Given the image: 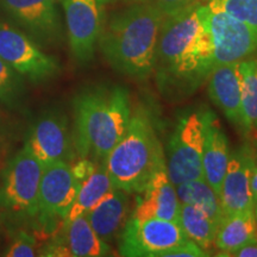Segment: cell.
<instances>
[{"instance_id": "obj_2", "label": "cell", "mask_w": 257, "mask_h": 257, "mask_svg": "<svg viewBox=\"0 0 257 257\" xmlns=\"http://www.w3.org/2000/svg\"><path fill=\"white\" fill-rule=\"evenodd\" d=\"M165 18L154 4L133 5L112 16L98 43L115 72L138 81L152 75Z\"/></svg>"}, {"instance_id": "obj_17", "label": "cell", "mask_w": 257, "mask_h": 257, "mask_svg": "<svg viewBox=\"0 0 257 257\" xmlns=\"http://www.w3.org/2000/svg\"><path fill=\"white\" fill-rule=\"evenodd\" d=\"M60 256L72 257H102L110 256L111 246L102 240L86 216L66 221L61 238L54 240Z\"/></svg>"}, {"instance_id": "obj_22", "label": "cell", "mask_w": 257, "mask_h": 257, "mask_svg": "<svg viewBox=\"0 0 257 257\" xmlns=\"http://www.w3.org/2000/svg\"><path fill=\"white\" fill-rule=\"evenodd\" d=\"M180 204H188L201 210L219 225L224 218L219 195L204 178L189 180L175 186Z\"/></svg>"}, {"instance_id": "obj_3", "label": "cell", "mask_w": 257, "mask_h": 257, "mask_svg": "<svg viewBox=\"0 0 257 257\" xmlns=\"http://www.w3.org/2000/svg\"><path fill=\"white\" fill-rule=\"evenodd\" d=\"M128 92L121 86L88 88L74 99V148L81 159L104 160L126 133Z\"/></svg>"}, {"instance_id": "obj_20", "label": "cell", "mask_w": 257, "mask_h": 257, "mask_svg": "<svg viewBox=\"0 0 257 257\" xmlns=\"http://www.w3.org/2000/svg\"><path fill=\"white\" fill-rule=\"evenodd\" d=\"M257 239V221L253 210L239 212L224 217L218 225L214 245L220 250L221 256L231 253Z\"/></svg>"}, {"instance_id": "obj_28", "label": "cell", "mask_w": 257, "mask_h": 257, "mask_svg": "<svg viewBox=\"0 0 257 257\" xmlns=\"http://www.w3.org/2000/svg\"><path fill=\"white\" fill-rule=\"evenodd\" d=\"M211 256L210 251H206L197 243L188 239L185 243L179 244V245L173 246L165 252L161 253L160 257H206Z\"/></svg>"}, {"instance_id": "obj_11", "label": "cell", "mask_w": 257, "mask_h": 257, "mask_svg": "<svg viewBox=\"0 0 257 257\" xmlns=\"http://www.w3.org/2000/svg\"><path fill=\"white\" fill-rule=\"evenodd\" d=\"M44 167L74 157V147L68 119L60 111H47L37 118L29 130L25 143Z\"/></svg>"}, {"instance_id": "obj_33", "label": "cell", "mask_w": 257, "mask_h": 257, "mask_svg": "<svg viewBox=\"0 0 257 257\" xmlns=\"http://www.w3.org/2000/svg\"><path fill=\"white\" fill-rule=\"evenodd\" d=\"M246 136H248L249 140L251 141L252 147L256 148V149H257V127L252 128L251 131H249V133L246 134Z\"/></svg>"}, {"instance_id": "obj_9", "label": "cell", "mask_w": 257, "mask_h": 257, "mask_svg": "<svg viewBox=\"0 0 257 257\" xmlns=\"http://www.w3.org/2000/svg\"><path fill=\"white\" fill-rule=\"evenodd\" d=\"M0 57L21 76L34 82L49 80L60 73L56 59L47 55L27 35L0 21Z\"/></svg>"}, {"instance_id": "obj_29", "label": "cell", "mask_w": 257, "mask_h": 257, "mask_svg": "<svg viewBox=\"0 0 257 257\" xmlns=\"http://www.w3.org/2000/svg\"><path fill=\"white\" fill-rule=\"evenodd\" d=\"M194 0H154V5L165 15V17L176 14Z\"/></svg>"}, {"instance_id": "obj_13", "label": "cell", "mask_w": 257, "mask_h": 257, "mask_svg": "<svg viewBox=\"0 0 257 257\" xmlns=\"http://www.w3.org/2000/svg\"><path fill=\"white\" fill-rule=\"evenodd\" d=\"M80 187L68 162L59 161L44 167L38 194V213L47 218H66Z\"/></svg>"}, {"instance_id": "obj_23", "label": "cell", "mask_w": 257, "mask_h": 257, "mask_svg": "<svg viewBox=\"0 0 257 257\" xmlns=\"http://www.w3.org/2000/svg\"><path fill=\"white\" fill-rule=\"evenodd\" d=\"M179 224L186 236L206 251L214 244L218 224L195 206L180 205Z\"/></svg>"}, {"instance_id": "obj_4", "label": "cell", "mask_w": 257, "mask_h": 257, "mask_svg": "<svg viewBox=\"0 0 257 257\" xmlns=\"http://www.w3.org/2000/svg\"><path fill=\"white\" fill-rule=\"evenodd\" d=\"M102 166L115 188L141 193L157 170L166 166L162 144L146 108L131 114L123 138L102 160Z\"/></svg>"}, {"instance_id": "obj_14", "label": "cell", "mask_w": 257, "mask_h": 257, "mask_svg": "<svg viewBox=\"0 0 257 257\" xmlns=\"http://www.w3.org/2000/svg\"><path fill=\"white\" fill-rule=\"evenodd\" d=\"M137 204L131 213L133 219H159L173 220L179 223L180 201L176 188L169 179L167 167L157 170L146 188L138 193Z\"/></svg>"}, {"instance_id": "obj_8", "label": "cell", "mask_w": 257, "mask_h": 257, "mask_svg": "<svg viewBox=\"0 0 257 257\" xmlns=\"http://www.w3.org/2000/svg\"><path fill=\"white\" fill-rule=\"evenodd\" d=\"M188 239L178 221L159 218L142 220L130 218L120 231L119 255L160 257L166 250Z\"/></svg>"}, {"instance_id": "obj_36", "label": "cell", "mask_w": 257, "mask_h": 257, "mask_svg": "<svg viewBox=\"0 0 257 257\" xmlns=\"http://www.w3.org/2000/svg\"><path fill=\"white\" fill-rule=\"evenodd\" d=\"M2 204H0V226H2Z\"/></svg>"}, {"instance_id": "obj_25", "label": "cell", "mask_w": 257, "mask_h": 257, "mask_svg": "<svg viewBox=\"0 0 257 257\" xmlns=\"http://www.w3.org/2000/svg\"><path fill=\"white\" fill-rule=\"evenodd\" d=\"M206 4L224 10L257 29V0H208Z\"/></svg>"}, {"instance_id": "obj_24", "label": "cell", "mask_w": 257, "mask_h": 257, "mask_svg": "<svg viewBox=\"0 0 257 257\" xmlns=\"http://www.w3.org/2000/svg\"><path fill=\"white\" fill-rule=\"evenodd\" d=\"M242 76V133L246 135L257 127V64L256 59L239 63Z\"/></svg>"}, {"instance_id": "obj_37", "label": "cell", "mask_w": 257, "mask_h": 257, "mask_svg": "<svg viewBox=\"0 0 257 257\" xmlns=\"http://www.w3.org/2000/svg\"><path fill=\"white\" fill-rule=\"evenodd\" d=\"M256 64H257V59H256Z\"/></svg>"}, {"instance_id": "obj_12", "label": "cell", "mask_w": 257, "mask_h": 257, "mask_svg": "<svg viewBox=\"0 0 257 257\" xmlns=\"http://www.w3.org/2000/svg\"><path fill=\"white\" fill-rule=\"evenodd\" d=\"M256 161V149L249 143L230 153L219 194L224 217L255 207L250 191V176Z\"/></svg>"}, {"instance_id": "obj_26", "label": "cell", "mask_w": 257, "mask_h": 257, "mask_svg": "<svg viewBox=\"0 0 257 257\" xmlns=\"http://www.w3.org/2000/svg\"><path fill=\"white\" fill-rule=\"evenodd\" d=\"M22 91V76L0 57V101L6 105H14Z\"/></svg>"}, {"instance_id": "obj_1", "label": "cell", "mask_w": 257, "mask_h": 257, "mask_svg": "<svg viewBox=\"0 0 257 257\" xmlns=\"http://www.w3.org/2000/svg\"><path fill=\"white\" fill-rule=\"evenodd\" d=\"M206 4L191 3L166 17L156 47L155 72L165 91H194L213 69Z\"/></svg>"}, {"instance_id": "obj_18", "label": "cell", "mask_w": 257, "mask_h": 257, "mask_svg": "<svg viewBox=\"0 0 257 257\" xmlns=\"http://www.w3.org/2000/svg\"><path fill=\"white\" fill-rule=\"evenodd\" d=\"M128 210V193L114 187L85 216L95 233L108 243L124 227L127 221Z\"/></svg>"}, {"instance_id": "obj_35", "label": "cell", "mask_w": 257, "mask_h": 257, "mask_svg": "<svg viewBox=\"0 0 257 257\" xmlns=\"http://www.w3.org/2000/svg\"><path fill=\"white\" fill-rule=\"evenodd\" d=\"M99 2H100V3H101V4H102V5H104V4H106V3H110V2H113V0H99Z\"/></svg>"}, {"instance_id": "obj_7", "label": "cell", "mask_w": 257, "mask_h": 257, "mask_svg": "<svg viewBox=\"0 0 257 257\" xmlns=\"http://www.w3.org/2000/svg\"><path fill=\"white\" fill-rule=\"evenodd\" d=\"M206 27L213 49L212 66L240 62L257 51V29L206 4Z\"/></svg>"}, {"instance_id": "obj_15", "label": "cell", "mask_w": 257, "mask_h": 257, "mask_svg": "<svg viewBox=\"0 0 257 257\" xmlns=\"http://www.w3.org/2000/svg\"><path fill=\"white\" fill-rule=\"evenodd\" d=\"M240 62L221 64L208 75V95L231 124L242 130V76Z\"/></svg>"}, {"instance_id": "obj_16", "label": "cell", "mask_w": 257, "mask_h": 257, "mask_svg": "<svg viewBox=\"0 0 257 257\" xmlns=\"http://www.w3.org/2000/svg\"><path fill=\"white\" fill-rule=\"evenodd\" d=\"M57 2L59 0H0L6 11L19 23L47 40L56 38L61 31Z\"/></svg>"}, {"instance_id": "obj_34", "label": "cell", "mask_w": 257, "mask_h": 257, "mask_svg": "<svg viewBox=\"0 0 257 257\" xmlns=\"http://www.w3.org/2000/svg\"><path fill=\"white\" fill-rule=\"evenodd\" d=\"M253 213H255V218H256V221H257V204L255 205V207H253Z\"/></svg>"}, {"instance_id": "obj_10", "label": "cell", "mask_w": 257, "mask_h": 257, "mask_svg": "<svg viewBox=\"0 0 257 257\" xmlns=\"http://www.w3.org/2000/svg\"><path fill=\"white\" fill-rule=\"evenodd\" d=\"M69 47L79 63H88L95 53L102 24V4L99 0H62Z\"/></svg>"}, {"instance_id": "obj_32", "label": "cell", "mask_w": 257, "mask_h": 257, "mask_svg": "<svg viewBox=\"0 0 257 257\" xmlns=\"http://www.w3.org/2000/svg\"><path fill=\"white\" fill-rule=\"evenodd\" d=\"M250 191H251L253 204H257V161L253 166L251 176H250Z\"/></svg>"}, {"instance_id": "obj_31", "label": "cell", "mask_w": 257, "mask_h": 257, "mask_svg": "<svg viewBox=\"0 0 257 257\" xmlns=\"http://www.w3.org/2000/svg\"><path fill=\"white\" fill-rule=\"evenodd\" d=\"M230 256L234 257H257V239L246 243L245 245L240 246Z\"/></svg>"}, {"instance_id": "obj_30", "label": "cell", "mask_w": 257, "mask_h": 257, "mask_svg": "<svg viewBox=\"0 0 257 257\" xmlns=\"http://www.w3.org/2000/svg\"><path fill=\"white\" fill-rule=\"evenodd\" d=\"M94 169L95 166L93 165V162H91L88 159H81L75 166L72 167L74 175H75V178L79 180L80 184H81L83 180L87 179L88 176L94 172Z\"/></svg>"}, {"instance_id": "obj_38", "label": "cell", "mask_w": 257, "mask_h": 257, "mask_svg": "<svg viewBox=\"0 0 257 257\" xmlns=\"http://www.w3.org/2000/svg\"><path fill=\"white\" fill-rule=\"evenodd\" d=\"M194 2H195V0H194Z\"/></svg>"}, {"instance_id": "obj_6", "label": "cell", "mask_w": 257, "mask_h": 257, "mask_svg": "<svg viewBox=\"0 0 257 257\" xmlns=\"http://www.w3.org/2000/svg\"><path fill=\"white\" fill-rule=\"evenodd\" d=\"M44 166L27 146L6 166L0 188V204L15 213H38V194Z\"/></svg>"}, {"instance_id": "obj_5", "label": "cell", "mask_w": 257, "mask_h": 257, "mask_svg": "<svg viewBox=\"0 0 257 257\" xmlns=\"http://www.w3.org/2000/svg\"><path fill=\"white\" fill-rule=\"evenodd\" d=\"M211 111H194L179 120L167 149L166 167L174 186L201 179L206 127Z\"/></svg>"}, {"instance_id": "obj_27", "label": "cell", "mask_w": 257, "mask_h": 257, "mask_svg": "<svg viewBox=\"0 0 257 257\" xmlns=\"http://www.w3.org/2000/svg\"><path fill=\"white\" fill-rule=\"evenodd\" d=\"M36 255V243L34 237L25 232L19 233L4 253V256L8 257H34Z\"/></svg>"}, {"instance_id": "obj_19", "label": "cell", "mask_w": 257, "mask_h": 257, "mask_svg": "<svg viewBox=\"0 0 257 257\" xmlns=\"http://www.w3.org/2000/svg\"><path fill=\"white\" fill-rule=\"evenodd\" d=\"M230 159L229 141L221 130L214 113H210L206 127L204 154H202V175L207 184L220 194L221 184Z\"/></svg>"}, {"instance_id": "obj_21", "label": "cell", "mask_w": 257, "mask_h": 257, "mask_svg": "<svg viewBox=\"0 0 257 257\" xmlns=\"http://www.w3.org/2000/svg\"><path fill=\"white\" fill-rule=\"evenodd\" d=\"M113 188L114 186L112 184L105 167L101 166L99 168H95L94 172L80 184L78 194L64 218V223L75 219L80 216H85Z\"/></svg>"}]
</instances>
